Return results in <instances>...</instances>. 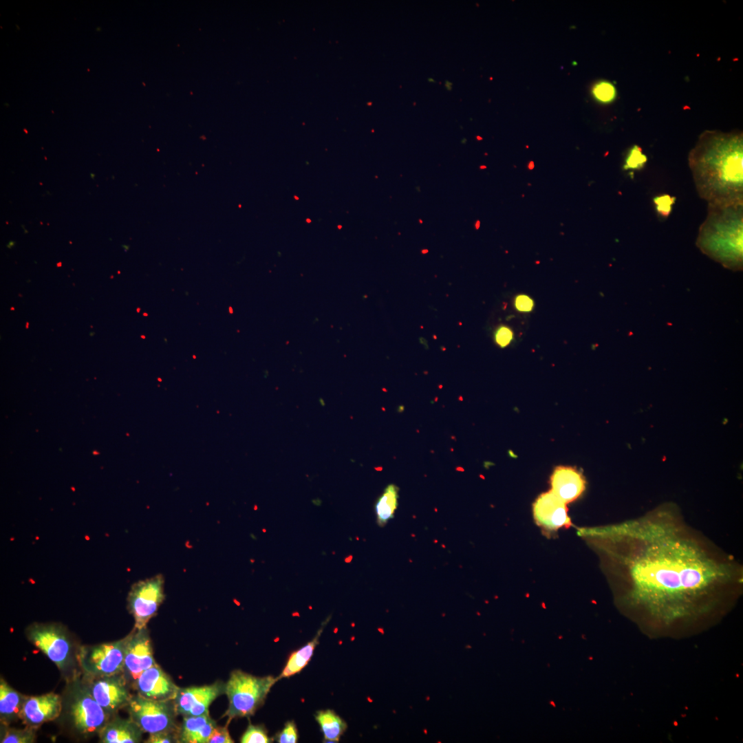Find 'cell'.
<instances>
[{
  "label": "cell",
  "instance_id": "cell-15",
  "mask_svg": "<svg viewBox=\"0 0 743 743\" xmlns=\"http://www.w3.org/2000/svg\"><path fill=\"white\" fill-rule=\"evenodd\" d=\"M100 678L92 683L90 693L108 713L128 704L131 696L124 680L117 675Z\"/></svg>",
  "mask_w": 743,
  "mask_h": 743
},
{
  "label": "cell",
  "instance_id": "cell-29",
  "mask_svg": "<svg viewBox=\"0 0 743 743\" xmlns=\"http://www.w3.org/2000/svg\"><path fill=\"white\" fill-rule=\"evenodd\" d=\"M494 339L498 346L505 347L513 341V332L508 327L501 325L496 330Z\"/></svg>",
  "mask_w": 743,
  "mask_h": 743
},
{
  "label": "cell",
  "instance_id": "cell-9",
  "mask_svg": "<svg viewBox=\"0 0 743 743\" xmlns=\"http://www.w3.org/2000/svg\"><path fill=\"white\" fill-rule=\"evenodd\" d=\"M30 640L57 667L63 668L70 654V643L63 631L54 625L35 624L28 630Z\"/></svg>",
  "mask_w": 743,
  "mask_h": 743
},
{
  "label": "cell",
  "instance_id": "cell-8",
  "mask_svg": "<svg viewBox=\"0 0 743 743\" xmlns=\"http://www.w3.org/2000/svg\"><path fill=\"white\" fill-rule=\"evenodd\" d=\"M225 693V685L220 682L201 687L179 688L173 702L177 714L195 716L208 713L211 704Z\"/></svg>",
  "mask_w": 743,
  "mask_h": 743
},
{
  "label": "cell",
  "instance_id": "cell-17",
  "mask_svg": "<svg viewBox=\"0 0 743 743\" xmlns=\"http://www.w3.org/2000/svg\"><path fill=\"white\" fill-rule=\"evenodd\" d=\"M216 726L215 721L211 719L208 713L184 716L182 722L176 731L177 742L207 743Z\"/></svg>",
  "mask_w": 743,
  "mask_h": 743
},
{
  "label": "cell",
  "instance_id": "cell-20",
  "mask_svg": "<svg viewBox=\"0 0 743 743\" xmlns=\"http://www.w3.org/2000/svg\"><path fill=\"white\" fill-rule=\"evenodd\" d=\"M399 488L393 484L384 489L375 504L376 521L379 526H385L394 517L399 497Z\"/></svg>",
  "mask_w": 743,
  "mask_h": 743
},
{
  "label": "cell",
  "instance_id": "cell-18",
  "mask_svg": "<svg viewBox=\"0 0 743 743\" xmlns=\"http://www.w3.org/2000/svg\"><path fill=\"white\" fill-rule=\"evenodd\" d=\"M142 732L130 718L108 722L99 733L103 743H135L141 740Z\"/></svg>",
  "mask_w": 743,
  "mask_h": 743
},
{
  "label": "cell",
  "instance_id": "cell-3",
  "mask_svg": "<svg viewBox=\"0 0 743 743\" xmlns=\"http://www.w3.org/2000/svg\"><path fill=\"white\" fill-rule=\"evenodd\" d=\"M696 246L706 255L733 271L742 270L743 202L708 204Z\"/></svg>",
  "mask_w": 743,
  "mask_h": 743
},
{
  "label": "cell",
  "instance_id": "cell-30",
  "mask_svg": "<svg viewBox=\"0 0 743 743\" xmlns=\"http://www.w3.org/2000/svg\"><path fill=\"white\" fill-rule=\"evenodd\" d=\"M228 725V724H227ZM227 725L225 726H216L213 730L208 743H233Z\"/></svg>",
  "mask_w": 743,
  "mask_h": 743
},
{
  "label": "cell",
  "instance_id": "cell-13",
  "mask_svg": "<svg viewBox=\"0 0 743 743\" xmlns=\"http://www.w3.org/2000/svg\"><path fill=\"white\" fill-rule=\"evenodd\" d=\"M536 522L548 530H557L570 525L566 504L551 491L540 495L533 504Z\"/></svg>",
  "mask_w": 743,
  "mask_h": 743
},
{
  "label": "cell",
  "instance_id": "cell-11",
  "mask_svg": "<svg viewBox=\"0 0 743 743\" xmlns=\"http://www.w3.org/2000/svg\"><path fill=\"white\" fill-rule=\"evenodd\" d=\"M155 664L147 627L135 629L133 634L126 637L124 670L135 681L142 672Z\"/></svg>",
  "mask_w": 743,
  "mask_h": 743
},
{
  "label": "cell",
  "instance_id": "cell-21",
  "mask_svg": "<svg viewBox=\"0 0 743 743\" xmlns=\"http://www.w3.org/2000/svg\"><path fill=\"white\" fill-rule=\"evenodd\" d=\"M315 718L325 741L338 742L347 729L346 722L330 709L318 711Z\"/></svg>",
  "mask_w": 743,
  "mask_h": 743
},
{
  "label": "cell",
  "instance_id": "cell-19",
  "mask_svg": "<svg viewBox=\"0 0 743 743\" xmlns=\"http://www.w3.org/2000/svg\"><path fill=\"white\" fill-rule=\"evenodd\" d=\"M328 621L329 618H327V620L321 625L320 629L312 640L290 654L286 666L281 674L277 677L278 680L283 678H288L299 673L308 664L313 656L316 647L319 643V638L324 629V627L327 623Z\"/></svg>",
  "mask_w": 743,
  "mask_h": 743
},
{
  "label": "cell",
  "instance_id": "cell-22",
  "mask_svg": "<svg viewBox=\"0 0 743 743\" xmlns=\"http://www.w3.org/2000/svg\"><path fill=\"white\" fill-rule=\"evenodd\" d=\"M23 700L18 692L11 688L3 679H1L0 714L1 720L8 722L16 716H19Z\"/></svg>",
  "mask_w": 743,
  "mask_h": 743
},
{
  "label": "cell",
  "instance_id": "cell-2",
  "mask_svg": "<svg viewBox=\"0 0 743 743\" xmlns=\"http://www.w3.org/2000/svg\"><path fill=\"white\" fill-rule=\"evenodd\" d=\"M697 192L708 204L743 202V136L704 131L689 154Z\"/></svg>",
  "mask_w": 743,
  "mask_h": 743
},
{
  "label": "cell",
  "instance_id": "cell-7",
  "mask_svg": "<svg viewBox=\"0 0 743 743\" xmlns=\"http://www.w3.org/2000/svg\"><path fill=\"white\" fill-rule=\"evenodd\" d=\"M125 643L126 638L85 649L80 654L82 667L95 676L118 675L124 670Z\"/></svg>",
  "mask_w": 743,
  "mask_h": 743
},
{
  "label": "cell",
  "instance_id": "cell-5",
  "mask_svg": "<svg viewBox=\"0 0 743 743\" xmlns=\"http://www.w3.org/2000/svg\"><path fill=\"white\" fill-rule=\"evenodd\" d=\"M130 718L143 732L149 734L162 731H176L173 700H160L138 695L131 697L127 704Z\"/></svg>",
  "mask_w": 743,
  "mask_h": 743
},
{
  "label": "cell",
  "instance_id": "cell-14",
  "mask_svg": "<svg viewBox=\"0 0 743 743\" xmlns=\"http://www.w3.org/2000/svg\"><path fill=\"white\" fill-rule=\"evenodd\" d=\"M135 687L138 694L160 700H173L179 689L157 664L141 673Z\"/></svg>",
  "mask_w": 743,
  "mask_h": 743
},
{
  "label": "cell",
  "instance_id": "cell-16",
  "mask_svg": "<svg viewBox=\"0 0 743 743\" xmlns=\"http://www.w3.org/2000/svg\"><path fill=\"white\" fill-rule=\"evenodd\" d=\"M551 491L566 504L577 499L585 488L583 476L577 469L559 466L550 479Z\"/></svg>",
  "mask_w": 743,
  "mask_h": 743
},
{
  "label": "cell",
  "instance_id": "cell-24",
  "mask_svg": "<svg viewBox=\"0 0 743 743\" xmlns=\"http://www.w3.org/2000/svg\"><path fill=\"white\" fill-rule=\"evenodd\" d=\"M30 727L28 729H8L1 740L2 743H31L35 740V733Z\"/></svg>",
  "mask_w": 743,
  "mask_h": 743
},
{
  "label": "cell",
  "instance_id": "cell-4",
  "mask_svg": "<svg viewBox=\"0 0 743 743\" xmlns=\"http://www.w3.org/2000/svg\"><path fill=\"white\" fill-rule=\"evenodd\" d=\"M277 680V677L272 676L258 677L241 670L233 671L225 684L228 707L223 716L228 718V722L233 718L253 715Z\"/></svg>",
  "mask_w": 743,
  "mask_h": 743
},
{
  "label": "cell",
  "instance_id": "cell-32",
  "mask_svg": "<svg viewBox=\"0 0 743 743\" xmlns=\"http://www.w3.org/2000/svg\"><path fill=\"white\" fill-rule=\"evenodd\" d=\"M515 309L521 312H529L534 308L533 300L528 295H517L514 300Z\"/></svg>",
  "mask_w": 743,
  "mask_h": 743
},
{
  "label": "cell",
  "instance_id": "cell-23",
  "mask_svg": "<svg viewBox=\"0 0 743 743\" xmlns=\"http://www.w3.org/2000/svg\"><path fill=\"white\" fill-rule=\"evenodd\" d=\"M647 161V156L643 153L642 149L638 145L632 147L625 158L624 170H640L643 168Z\"/></svg>",
  "mask_w": 743,
  "mask_h": 743
},
{
  "label": "cell",
  "instance_id": "cell-26",
  "mask_svg": "<svg viewBox=\"0 0 743 743\" xmlns=\"http://www.w3.org/2000/svg\"><path fill=\"white\" fill-rule=\"evenodd\" d=\"M240 742L241 743H268L272 742V739L268 736L266 731L262 726L250 724L242 735Z\"/></svg>",
  "mask_w": 743,
  "mask_h": 743
},
{
  "label": "cell",
  "instance_id": "cell-27",
  "mask_svg": "<svg viewBox=\"0 0 743 743\" xmlns=\"http://www.w3.org/2000/svg\"><path fill=\"white\" fill-rule=\"evenodd\" d=\"M656 212L662 218H667L675 203L676 197L668 194L657 195L653 199Z\"/></svg>",
  "mask_w": 743,
  "mask_h": 743
},
{
  "label": "cell",
  "instance_id": "cell-25",
  "mask_svg": "<svg viewBox=\"0 0 743 743\" xmlns=\"http://www.w3.org/2000/svg\"><path fill=\"white\" fill-rule=\"evenodd\" d=\"M592 93L599 102L607 103L615 98L616 91L612 83L606 80H601L594 85Z\"/></svg>",
  "mask_w": 743,
  "mask_h": 743
},
{
  "label": "cell",
  "instance_id": "cell-6",
  "mask_svg": "<svg viewBox=\"0 0 743 743\" xmlns=\"http://www.w3.org/2000/svg\"><path fill=\"white\" fill-rule=\"evenodd\" d=\"M164 586V577L160 574L138 581L131 586L127 607L134 618V629L146 628L149 620L156 615L165 598Z\"/></svg>",
  "mask_w": 743,
  "mask_h": 743
},
{
  "label": "cell",
  "instance_id": "cell-12",
  "mask_svg": "<svg viewBox=\"0 0 743 743\" xmlns=\"http://www.w3.org/2000/svg\"><path fill=\"white\" fill-rule=\"evenodd\" d=\"M61 707V698L54 693L29 697L24 699L19 717L29 727L34 728L57 718Z\"/></svg>",
  "mask_w": 743,
  "mask_h": 743
},
{
  "label": "cell",
  "instance_id": "cell-1",
  "mask_svg": "<svg viewBox=\"0 0 743 743\" xmlns=\"http://www.w3.org/2000/svg\"><path fill=\"white\" fill-rule=\"evenodd\" d=\"M581 532L624 605L651 623L698 620L742 590V565L690 525L674 503Z\"/></svg>",
  "mask_w": 743,
  "mask_h": 743
},
{
  "label": "cell",
  "instance_id": "cell-31",
  "mask_svg": "<svg viewBox=\"0 0 743 743\" xmlns=\"http://www.w3.org/2000/svg\"><path fill=\"white\" fill-rule=\"evenodd\" d=\"M147 743H171L177 742L176 731H162L149 734Z\"/></svg>",
  "mask_w": 743,
  "mask_h": 743
},
{
  "label": "cell",
  "instance_id": "cell-28",
  "mask_svg": "<svg viewBox=\"0 0 743 743\" xmlns=\"http://www.w3.org/2000/svg\"><path fill=\"white\" fill-rule=\"evenodd\" d=\"M298 730L292 721L286 722L283 729L276 735V740L279 743H296L298 741Z\"/></svg>",
  "mask_w": 743,
  "mask_h": 743
},
{
  "label": "cell",
  "instance_id": "cell-10",
  "mask_svg": "<svg viewBox=\"0 0 743 743\" xmlns=\"http://www.w3.org/2000/svg\"><path fill=\"white\" fill-rule=\"evenodd\" d=\"M71 714L76 728L82 733L100 732L108 722V713L90 691H82L74 699Z\"/></svg>",
  "mask_w": 743,
  "mask_h": 743
}]
</instances>
